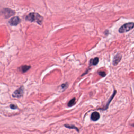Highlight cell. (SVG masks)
<instances>
[{
  "label": "cell",
  "instance_id": "2",
  "mask_svg": "<svg viewBox=\"0 0 134 134\" xmlns=\"http://www.w3.org/2000/svg\"><path fill=\"white\" fill-rule=\"evenodd\" d=\"M134 27V23L132 22L124 24L119 29V32L120 33H124L130 31Z\"/></svg>",
  "mask_w": 134,
  "mask_h": 134
},
{
  "label": "cell",
  "instance_id": "12",
  "mask_svg": "<svg viewBox=\"0 0 134 134\" xmlns=\"http://www.w3.org/2000/svg\"><path fill=\"white\" fill-rule=\"evenodd\" d=\"M116 91H114V93H113V95H112V97H111V99L109 100V101L108 102V104H106V108H105V110H106L108 108V106H109V104H110V103L112 101V99L114 98V96H115V95L116 94Z\"/></svg>",
  "mask_w": 134,
  "mask_h": 134
},
{
  "label": "cell",
  "instance_id": "6",
  "mask_svg": "<svg viewBox=\"0 0 134 134\" xmlns=\"http://www.w3.org/2000/svg\"><path fill=\"white\" fill-rule=\"evenodd\" d=\"M122 57V56L121 54L118 53L117 55H116L114 58V60H113V65H117L119 62L121 61Z\"/></svg>",
  "mask_w": 134,
  "mask_h": 134
},
{
  "label": "cell",
  "instance_id": "16",
  "mask_svg": "<svg viewBox=\"0 0 134 134\" xmlns=\"http://www.w3.org/2000/svg\"><path fill=\"white\" fill-rule=\"evenodd\" d=\"M131 126H133V127H134V124H132V125H131Z\"/></svg>",
  "mask_w": 134,
  "mask_h": 134
},
{
  "label": "cell",
  "instance_id": "1",
  "mask_svg": "<svg viewBox=\"0 0 134 134\" xmlns=\"http://www.w3.org/2000/svg\"><path fill=\"white\" fill-rule=\"evenodd\" d=\"M26 20L31 22H36L38 24L41 25L43 21V17L38 13H31L27 15Z\"/></svg>",
  "mask_w": 134,
  "mask_h": 134
},
{
  "label": "cell",
  "instance_id": "8",
  "mask_svg": "<svg viewBox=\"0 0 134 134\" xmlns=\"http://www.w3.org/2000/svg\"><path fill=\"white\" fill-rule=\"evenodd\" d=\"M99 58L97 57L95 58L94 59H92L90 60V65H96L98 62H99Z\"/></svg>",
  "mask_w": 134,
  "mask_h": 134
},
{
  "label": "cell",
  "instance_id": "13",
  "mask_svg": "<svg viewBox=\"0 0 134 134\" xmlns=\"http://www.w3.org/2000/svg\"><path fill=\"white\" fill-rule=\"evenodd\" d=\"M98 73H99V74L100 76L103 77H105L106 76V73L104 71H100V72H99Z\"/></svg>",
  "mask_w": 134,
  "mask_h": 134
},
{
  "label": "cell",
  "instance_id": "7",
  "mask_svg": "<svg viewBox=\"0 0 134 134\" xmlns=\"http://www.w3.org/2000/svg\"><path fill=\"white\" fill-rule=\"evenodd\" d=\"M100 114L98 112H93L91 114V120L93 121L96 122L100 118Z\"/></svg>",
  "mask_w": 134,
  "mask_h": 134
},
{
  "label": "cell",
  "instance_id": "10",
  "mask_svg": "<svg viewBox=\"0 0 134 134\" xmlns=\"http://www.w3.org/2000/svg\"><path fill=\"white\" fill-rule=\"evenodd\" d=\"M76 102V98H73V99H71V100L70 101V102L68 103V106L71 107V106H73V105H74V104H75Z\"/></svg>",
  "mask_w": 134,
  "mask_h": 134
},
{
  "label": "cell",
  "instance_id": "5",
  "mask_svg": "<svg viewBox=\"0 0 134 134\" xmlns=\"http://www.w3.org/2000/svg\"><path fill=\"white\" fill-rule=\"evenodd\" d=\"M20 22H21V19L17 16H15L12 18L9 21L10 24L12 26H16Z\"/></svg>",
  "mask_w": 134,
  "mask_h": 134
},
{
  "label": "cell",
  "instance_id": "4",
  "mask_svg": "<svg viewBox=\"0 0 134 134\" xmlns=\"http://www.w3.org/2000/svg\"><path fill=\"white\" fill-rule=\"evenodd\" d=\"M24 93V87L22 86L19 88L18 90H16L14 92L12 96L14 97H20L22 96Z\"/></svg>",
  "mask_w": 134,
  "mask_h": 134
},
{
  "label": "cell",
  "instance_id": "3",
  "mask_svg": "<svg viewBox=\"0 0 134 134\" xmlns=\"http://www.w3.org/2000/svg\"><path fill=\"white\" fill-rule=\"evenodd\" d=\"M1 13L2 14V15L4 16L5 18L7 19V18L12 16L14 15L15 13V12L14 11H13L11 9L6 8L3 9Z\"/></svg>",
  "mask_w": 134,
  "mask_h": 134
},
{
  "label": "cell",
  "instance_id": "9",
  "mask_svg": "<svg viewBox=\"0 0 134 134\" xmlns=\"http://www.w3.org/2000/svg\"><path fill=\"white\" fill-rule=\"evenodd\" d=\"M31 68V66H23L20 68V70L22 72H25L27 71L29 69Z\"/></svg>",
  "mask_w": 134,
  "mask_h": 134
},
{
  "label": "cell",
  "instance_id": "11",
  "mask_svg": "<svg viewBox=\"0 0 134 134\" xmlns=\"http://www.w3.org/2000/svg\"><path fill=\"white\" fill-rule=\"evenodd\" d=\"M65 126L68 128H70V129H75L77 130V131H79V129L78 128H77L76 126H74L73 125H68V124H66L65 125Z\"/></svg>",
  "mask_w": 134,
  "mask_h": 134
},
{
  "label": "cell",
  "instance_id": "17",
  "mask_svg": "<svg viewBox=\"0 0 134 134\" xmlns=\"http://www.w3.org/2000/svg\"><path fill=\"white\" fill-rule=\"evenodd\" d=\"M133 87H134V84H133Z\"/></svg>",
  "mask_w": 134,
  "mask_h": 134
},
{
  "label": "cell",
  "instance_id": "15",
  "mask_svg": "<svg viewBox=\"0 0 134 134\" xmlns=\"http://www.w3.org/2000/svg\"><path fill=\"white\" fill-rule=\"evenodd\" d=\"M10 108L12 109H16L17 108V106H16L15 105H14V104H11V106H10Z\"/></svg>",
  "mask_w": 134,
  "mask_h": 134
},
{
  "label": "cell",
  "instance_id": "14",
  "mask_svg": "<svg viewBox=\"0 0 134 134\" xmlns=\"http://www.w3.org/2000/svg\"><path fill=\"white\" fill-rule=\"evenodd\" d=\"M68 85L67 84V83H64V84H62V85H61V87H62V88H63V89H66V88H67V87H68Z\"/></svg>",
  "mask_w": 134,
  "mask_h": 134
}]
</instances>
